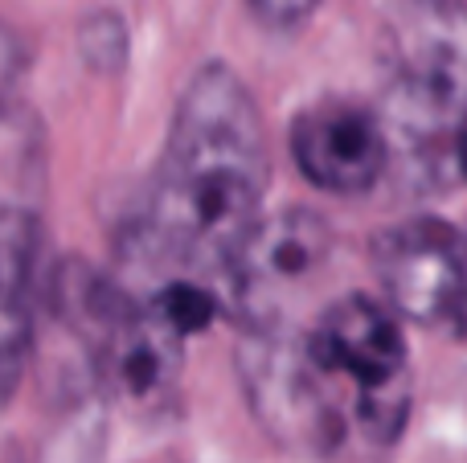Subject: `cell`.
<instances>
[{"instance_id":"1","label":"cell","mask_w":467,"mask_h":463,"mask_svg":"<svg viewBox=\"0 0 467 463\" xmlns=\"http://www.w3.org/2000/svg\"><path fill=\"white\" fill-rule=\"evenodd\" d=\"M271 180L266 128L246 82L222 62L189 78L161 169L144 193L136 242L161 267L226 279L263 218Z\"/></svg>"},{"instance_id":"2","label":"cell","mask_w":467,"mask_h":463,"mask_svg":"<svg viewBox=\"0 0 467 463\" xmlns=\"http://www.w3.org/2000/svg\"><path fill=\"white\" fill-rule=\"evenodd\" d=\"M304 345L332 394L337 382L348 390L365 435L378 443L398 439L410 415V349L394 308L353 292L320 312Z\"/></svg>"},{"instance_id":"3","label":"cell","mask_w":467,"mask_h":463,"mask_svg":"<svg viewBox=\"0 0 467 463\" xmlns=\"http://www.w3.org/2000/svg\"><path fill=\"white\" fill-rule=\"evenodd\" d=\"M378 37L406 131L439 144L467 115V0H389Z\"/></svg>"},{"instance_id":"4","label":"cell","mask_w":467,"mask_h":463,"mask_svg":"<svg viewBox=\"0 0 467 463\" xmlns=\"http://www.w3.org/2000/svg\"><path fill=\"white\" fill-rule=\"evenodd\" d=\"M234 357L250 415L279 448L299 456H332L340 448L345 410L328 377L307 357L304 333H291L283 320L242 324Z\"/></svg>"},{"instance_id":"5","label":"cell","mask_w":467,"mask_h":463,"mask_svg":"<svg viewBox=\"0 0 467 463\" xmlns=\"http://www.w3.org/2000/svg\"><path fill=\"white\" fill-rule=\"evenodd\" d=\"M369 262L394 316L451 328L463 295V234L439 218H406L369 242Z\"/></svg>"},{"instance_id":"6","label":"cell","mask_w":467,"mask_h":463,"mask_svg":"<svg viewBox=\"0 0 467 463\" xmlns=\"http://www.w3.org/2000/svg\"><path fill=\"white\" fill-rule=\"evenodd\" d=\"M332 251V230L312 210L263 213L246 234L242 251L226 271V295L238 308L242 324H271L279 320V300L291 287L307 283L324 267Z\"/></svg>"},{"instance_id":"7","label":"cell","mask_w":467,"mask_h":463,"mask_svg":"<svg viewBox=\"0 0 467 463\" xmlns=\"http://www.w3.org/2000/svg\"><path fill=\"white\" fill-rule=\"evenodd\" d=\"M287 148L296 169L324 193L357 197L389 164V131L357 98H316L291 119Z\"/></svg>"},{"instance_id":"8","label":"cell","mask_w":467,"mask_h":463,"mask_svg":"<svg viewBox=\"0 0 467 463\" xmlns=\"http://www.w3.org/2000/svg\"><path fill=\"white\" fill-rule=\"evenodd\" d=\"M181 353L185 336H177L144 304H131L128 316L95 345L103 386L131 406H152L172 390L181 374Z\"/></svg>"},{"instance_id":"9","label":"cell","mask_w":467,"mask_h":463,"mask_svg":"<svg viewBox=\"0 0 467 463\" xmlns=\"http://www.w3.org/2000/svg\"><path fill=\"white\" fill-rule=\"evenodd\" d=\"M41 230L29 210H0V415L21 390L33 353L29 287L37 267Z\"/></svg>"},{"instance_id":"10","label":"cell","mask_w":467,"mask_h":463,"mask_svg":"<svg viewBox=\"0 0 467 463\" xmlns=\"http://www.w3.org/2000/svg\"><path fill=\"white\" fill-rule=\"evenodd\" d=\"M246 8L266 25V29H299L304 21H312V13L320 8V0H246Z\"/></svg>"},{"instance_id":"11","label":"cell","mask_w":467,"mask_h":463,"mask_svg":"<svg viewBox=\"0 0 467 463\" xmlns=\"http://www.w3.org/2000/svg\"><path fill=\"white\" fill-rule=\"evenodd\" d=\"M25 62H29V49H25L21 33L0 21V103H5L8 90H13L16 78L25 74Z\"/></svg>"},{"instance_id":"12","label":"cell","mask_w":467,"mask_h":463,"mask_svg":"<svg viewBox=\"0 0 467 463\" xmlns=\"http://www.w3.org/2000/svg\"><path fill=\"white\" fill-rule=\"evenodd\" d=\"M447 169L455 172V180L467 185V115L451 128V136H447Z\"/></svg>"},{"instance_id":"13","label":"cell","mask_w":467,"mask_h":463,"mask_svg":"<svg viewBox=\"0 0 467 463\" xmlns=\"http://www.w3.org/2000/svg\"><path fill=\"white\" fill-rule=\"evenodd\" d=\"M460 234H463V295H460V308H455L451 333L460 336V341H467V221L460 226Z\"/></svg>"}]
</instances>
